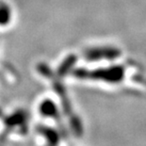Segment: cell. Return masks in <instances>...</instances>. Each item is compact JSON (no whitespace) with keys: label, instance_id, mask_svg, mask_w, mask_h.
Returning <instances> with one entry per match:
<instances>
[]
</instances>
